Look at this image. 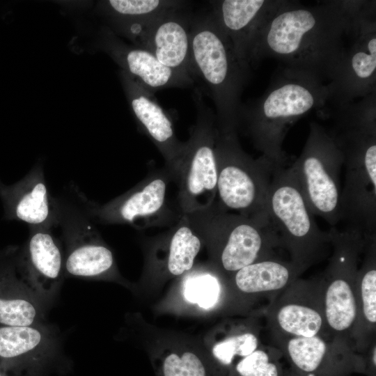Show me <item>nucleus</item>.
Masks as SVG:
<instances>
[{
    "label": "nucleus",
    "mask_w": 376,
    "mask_h": 376,
    "mask_svg": "<svg viewBox=\"0 0 376 376\" xmlns=\"http://www.w3.org/2000/svg\"><path fill=\"white\" fill-rule=\"evenodd\" d=\"M373 3L280 1L253 40L249 63L264 57L331 84L361 19Z\"/></svg>",
    "instance_id": "obj_1"
},
{
    "label": "nucleus",
    "mask_w": 376,
    "mask_h": 376,
    "mask_svg": "<svg viewBox=\"0 0 376 376\" xmlns=\"http://www.w3.org/2000/svg\"><path fill=\"white\" fill-rule=\"evenodd\" d=\"M332 89L318 77L284 67L265 93L247 107H241L242 126L262 156L274 167H285L283 143L290 126L331 100Z\"/></svg>",
    "instance_id": "obj_2"
},
{
    "label": "nucleus",
    "mask_w": 376,
    "mask_h": 376,
    "mask_svg": "<svg viewBox=\"0 0 376 376\" xmlns=\"http://www.w3.org/2000/svg\"><path fill=\"white\" fill-rule=\"evenodd\" d=\"M250 68L237 56L229 38L212 13L191 16L190 72L200 79L217 110L219 130L237 132L242 91Z\"/></svg>",
    "instance_id": "obj_3"
},
{
    "label": "nucleus",
    "mask_w": 376,
    "mask_h": 376,
    "mask_svg": "<svg viewBox=\"0 0 376 376\" xmlns=\"http://www.w3.org/2000/svg\"><path fill=\"white\" fill-rule=\"evenodd\" d=\"M200 240L212 247L220 268L234 274L255 262L274 257L281 247L267 214L245 216L226 211L215 201L183 214Z\"/></svg>",
    "instance_id": "obj_4"
},
{
    "label": "nucleus",
    "mask_w": 376,
    "mask_h": 376,
    "mask_svg": "<svg viewBox=\"0 0 376 376\" xmlns=\"http://www.w3.org/2000/svg\"><path fill=\"white\" fill-rule=\"evenodd\" d=\"M265 212L281 248L303 272L325 257L329 233L318 227L290 167L274 170Z\"/></svg>",
    "instance_id": "obj_5"
},
{
    "label": "nucleus",
    "mask_w": 376,
    "mask_h": 376,
    "mask_svg": "<svg viewBox=\"0 0 376 376\" xmlns=\"http://www.w3.org/2000/svg\"><path fill=\"white\" fill-rule=\"evenodd\" d=\"M54 197L64 250L65 278L95 280L115 276L113 255L95 226L91 200L74 183Z\"/></svg>",
    "instance_id": "obj_6"
},
{
    "label": "nucleus",
    "mask_w": 376,
    "mask_h": 376,
    "mask_svg": "<svg viewBox=\"0 0 376 376\" xmlns=\"http://www.w3.org/2000/svg\"><path fill=\"white\" fill-rule=\"evenodd\" d=\"M215 154L214 201L233 213L250 217L266 214V196L276 168L263 157L255 159L245 152L236 132H224L217 128Z\"/></svg>",
    "instance_id": "obj_7"
},
{
    "label": "nucleus",
    "mask_w": 376,
    "mask_h": 376,
    "mask_svg": "<svg viewBox=\"0 0 376 376\" xmlns=\"http://www.w3.org/2000/svg\"><path fill=\"white\" fill-rule=\"evenodd\" d=\"M332 254L320 281L325 336L350 343L357 315L359 258L368 241L359 235L331 227ZM354 346V345H353Z\"/></svg>",
    "instance_id": "obj_8"
},
{
    "label": "nucleus",
    "mask_w": 376,
    "mask_h": 376,
    "mask_svg": "<svg viewBox=\"0 0 376 376\" xmlns=\"http://www.w3.org/2000/svg\"><path fill=\"white\" fill-rule=\"evenodd\" d=\"M343 153L327 130L316 123L299 157L290 167L309 208L331 227L340 221Z\"/></svg>",
    "instance_id": "obj_9"
},
{
    "label": "nucleus",
    "mask_w": 376,
    "mask_h": 376,
    "mask_svg": "<svg viewBox=\"0 0 376 376\" xmlns=\"http://www.w3.org/2000/svg\"><path fill=\"white\" fill-rule=\"evenodd\" d=\"M201 97L196 91V120L176 169L177 205L182 215L210 205L216 198L217 127L215 116Z\"/></svg>",
    "instance_id": "obj_10"
},
{
    "label": "nucleus",
    "mask_w": 376,
    "mask_h": 376,
    "mask_svg": "<svg viewBox=\"0 0 376 376\" xmlns=\"http://www.w3.org/2000/svg\"><path fill=\"white\" fill-rule=\"evenodd\" d=\"M0 368L13 376H64L72 361L58 327L49 322L0 326Z\"/></svg>",
    "instance_id": "obj_11"
},
{
    "label": "nucleus",
    "mask_w": 376,
    "mask_h": 376,
    "mask_svg": "<svg viewBox=\"0 0 376 376\" xmlns=\"http://www.w3.org/2000/svg\"><path fill=\"white\" fill-rule=\"evenodd\" d=\"M167 166L155 170L123 194L104 204L91 201V208L97 224H127L136 228L171 226L182 217L170 207L167 189L175 182Z\"/></svg>",
    "instance_id": "obj_12"
},
{
    "label": "nucleus",
    "mask_w": 376,
    "mask_h": 376,
    "mask_svg": "<svg viewBox=\"0 0 376 376\" xmlns=\"http://www.w3.org/2000/svg\"><path fill=\"white\" fill-rule=\"evenodd\" d=\"M264 315L273 341L290 337L325 336L320 279H297L272 301Z\"/></svg>",
    "instance_id": "obj_13"
},
{
    "label": "nucleus",
    "mask_w": 376,
    "mask_h": 376,
    "mask_svg": "<svg viewBox=\"0 0 376 376\" xmlns=\"http://www.w3.org/2000/svg\"><path fill=\"white\" fill-rule=\"evenodd\" d=\"M300 376H350L365 373L363 354L342 339L317 335L273 341Z\"/></svg>",
    "instance_id": "obj_14"
},
{
    "label": "nucleus",
    "mask_w": 376,
    "mask_h": 376,
    "mask_svg": "<svg viewBox=\"0 0 376 376\" xmlns=\"http://www.w3.org/2000/svg\"><path fill=\"white\" fill-rule=\"evenodd\" d=\"M375 8L362 17L354 36L345 50L330 86L331 101L348 104L357 97L375 93L376 24Z\"/></svg>",
    "instance_id": "obj_15"
},
{
    "label": "nucleus",
    "mask_w": 376,
    "mask_h": 376,
    "mask_svg": "<svg viewBox=\"0 0 376 376\" xmlns=\"http://www.w3.org/2000/svg\"><path fill=\"white\" fill-rule=\"evenodd\" d=\"M29 229L28 238L19 248L20 268L33 290L52 308L65 279L63 244L53 229Z\"/></svg>",
    "instance_id": "obj_16"
},
{
    "label": "nucleus",
    "mask_w": 376,
    "mask_h": 376,
    "mask_svg": "<svg viewBox=\"0 0 376 376\" xmlns=\"http://www.w3.org/2000/svg\"><path fill=\"white\" fill-rule=\"evenodd\" d=\"M19 248L13 246L0 251V326H30L47 322L52 308L22 274Z\"/></svg>",
    "instance_id": "obj_17"
},
{
    "label": "nucleus",
    "mask_w": 376,
    "mask_h": 376,
    "mask_svg": "<svg viewBox=\"0 0 376 376\" xmlns=\"http://www.w3.org/2000/svg\"><path fill=\"white\" fill-rule=\"evenodd\" d=\"M0 198L5 219L25 223L29 228L57 227L54 197L49 191L41 164L14 184L7 185L0 180Z\"/></svg>",
    "instance_id": "obj_18"
},
{
    "label": "nucleus",
    "mask_w": 376,
    "mask_h": 376,
    "mask_svg": "<svg viewBox=\"0 0 376 376\" xmlns=\"http://www.w3.org/2000/svg\"><path fill=\"white\" fill-rule=\"evenodd\" d=\"M185 9L183 6L170 10L145 24L138 41L140 47L150 52L161 63L192 77L190 72L192 15Z\"/></svg>",
    "instance_id": "obj_19"
},
{
    "label": "nucleus",
    "mask_w": 376,
    "mask_h": 376,
    "mask_svg": "<svg viewBox=\"0 0 376 376\" xmlns=\"http://www.w3.org/2000/svg\"><path fill=\"white\" fill-rule=\"evenodd\" d=\"M279 2L224 0L212 3V15L229 38L239 58L250 69L249 54L256 35Z\"/></svg>",
    "instance_id": "obj_20"
},
{
    "label": "nucleus",
    "mask_w": 376,
    "mask_h": 376,
    "mask_svg": "<svg viewBox=\"0 0 376 376\" xmlns=\"http://www.w3.org/2000/svg\"><path fill=\"white\" fill-rule=\"evenodd\" d=\"M130 104L143 132L162 155L166 166L176 176L185 143L176 137L171 118L156 101L154 93L136 81L130 82Z\"/></svg>",
    "instance_id": "obj_21"
},
{
    "label": "nucleus",
    "mask_w": 376,
    "mask_h": 376,
    "mask_svg": "<svg viewBox=\"0 0 376 376\" xmlns=\"http://www.w3.org/2000/svg\"><path fill=\"white\" fill-rule=\"evenodd\" d=\"M303 272L290 260L274 257L240 269L233 274V283L241 293L266 299L270 304Z\"/></svg>",
    "instance_id": "obj_22"
},
{
    "label": "nucleus",
    "mask_w": 376,
    "mask_h": 376,
    "mask_svg": "<svg viewBox=\"0 0 376 376\" xmlns=\"http://www.w3.org/2000/svg\"><path fill=\"white\" fill-rule=\"evenodd\" d=\"M357 275V315L352 334L356 351L363 354L375 340L376 329V238L366 244Z\"/></svg>",
    "instance_id": "obj_23"
},
{
    "label": "nucleus",
    "mask_w": 376,
    "mask_h": 376,
    "mask_svg": "<svg viewBox=\"0 0 376 376\" xmlns=\"http://www.w3.org/2000/svg\"><path fill=\"white\" fill-rule=\"evenodd\" d=\"M169 228L166 267L171 275L179 276L193 267L201 240L184 215Z\"/></svg>",
    "instance_id": "obj_24"
},
{
    "label": "nucleus",
    "mask_w": 376,
    "mask_h": 376,
    "mask_svg": "<svg viewBox=\"0 0 376 376\" xmlns=\"http://www.w3.org/2000/svg\"><path fill=\"white\" fill-rule=\"evenodd\" d=\"M159 376H226L228 371L217 363H209L191 352H171L158 363Z\"/></svg>",
    "instance_id": "obj_25"
},
{
    "label": "nucleus",
    "mask_w": 376,
    "mask_h": 376,
    "mask_svg": "<svg viewBox=\"0 0 376 376\" xmlns=\"http://www.w3.org/2000/svg\"><path fill=\"white\" fill-rule=\"evenodd\" d=\"M283 357L275 346L259 347L235 363L226 376H284L281 361Z\"/></svg>",
    "instance_id": "obj_26"
},
{
    "label": "nucleus",
    "mask_w": 376,
    "mask_h": 376,
    "mask_svg": "<svg viewBox=\"0 0 376 376\" xmlns=\"http://www.w3.org/2000/svg\"><path fill=\"white\" fill-rule=\"evenodd\" d=\"M259 347V327H252L228 335L212 348L214 360L228 371L236 357H245Z\"/></svg>",
    "instance_id": "obj_27"
},
{
    "label": "nucleus",
    "mask_w": 376,
    "mask_h": 376,
    "mask_svg": "<svg viewBox=\"0 0 376 376\" xmlns=\"http://www.w3.org/2000/svg\"><path fill=\"white\" fill-rule=\"evenodd\" d=\"M108 3L116 13L134 17V22L148 21L185 4L182 1L162 0H110Z\"/></svg>",
    "instance_id": "obj_28"
},
{
    "label": "nucleus",
    "mask_w": 376,
    "mask_h": 376,
    "mask_svg": "<svg viewBox=\"0 0 376 376\" xmlns=\"http://www.w3.org/2000/svg\"><path fill=\"white\" fill-rule=\"evenodd\" d=\"M184 295L187 301L208 308L217 302L220 285L217 279L210 274L191 277L185 283Z\"/></svg>",
    "instance_id": "obj_29"
},
{
    "label": "nucleus",
    "mask_w": 376,
    "mask_h": 376,
    "mask_svg": "<svg viewBox=\"0 0 376 376\" xmlns=\"http://www.w3.org/2000/svg\"><path fill=\"white\" fill-rule=\"evenodd\" d=\"M365 373L367 376L376 375V343L375 340L363 354Z\"/></svg>",
    "instance_id": "obj_30"
},
{
    "label": "nucleus",
    "mask_w": 376,
    "mask_h": 376,
    "mask_svg": "<svg viewBox=\"0 0 376 376\" xmlns=\"http://www.w3.org/2000/svg\"><path fill=\"white\" fill-rule=\"evenodd\" d=\"M284 376H300L296 373H295L292 370L290 373H288V374H285Z\"/></svg>",
    "instance_id": "obj_31"
}]
</instances>
